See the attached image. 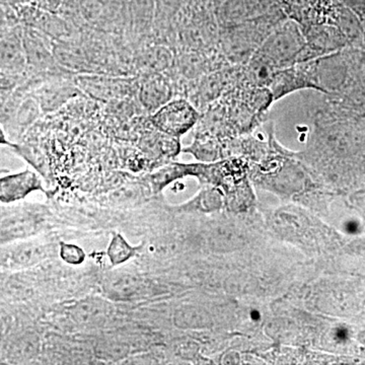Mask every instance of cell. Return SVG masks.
Masks as SVG:
<instances>
[{"mask_svg": "<svg viewBox=\"0 0 365 365\" xmlns=\"http://www.w3.org/2000/svg\"><path fill=\"white\" fill-rule=\"evenodd\" d=\"M306 45L304 32L294 21L284 24L265 41L254 56L273 71L287 68L297 63V57Z\"/></svg>", "mask_w": 365, "mask_h": 365, "instance_id": "6da1fadb", "label": "cell"}, {"mask_svg": "<svg viewBox=\"0 0 365 365\" xmlns=\"http://www.w3.org/2000/svg\"><path fill=\"white\" fill-rule=\"evenodd\" d=\"M199 118V113L188 101L175 100L163 105L151 117V122L165 134L180 136L190 130Z\"/></svg>", "mask_w": 365, "mask_h": 365, "instance_id": "7a4b0ae2", "label": "cell"}, {"mask_svg": "<svg viewBox=\"0 0 365 365\" xmlns=\"http://www.w3.org/2000/svg\"><path fill=\"white\" fill-rule=\"evenodd\" d=\"M34 191H44L39 178L31 170L0 178V201L14 202Z\"/></svg>", "mask_w": 365, "mask_h": 365, "instance_id": "3957f363", "label": "cell"}, {"mask_svg": "<svg viewBox=\"0 0 365 365\" xmlns=\"http://www.w3.org/2000/svg\"><path fill=\"white\" fill-rule=\"evenodd\" d=\"M112 314L111 304L100 297H86L76 302L71 309L72 319L81 326H102Z\"/></svg>", "mask_w": 365, "mask_h": 365, "instance_id": "277c9868", "label": "cell"}, {"mask_svg": "<svg viewBox=\"0 0 365 365\" xmlns=\"http://www.w3.org/2000/svg\"><path fill=\"white\" fill-rule=\"evenodd\" d=\"M24 50L14 35H0V71L16 73L24 66Z\"/></svg>", "mask_w": 365, "mask_h": 365, "instance_id": "5b68a950", "label": "cell"}, {"mask_svg": "<svg viewBox=\"0 0 365 365\" xmlns=\"http://www.w3.org/2000/svg\"><path fill=\"white\" fill-rule=\"evenodd\" d=\"M134 254H135V249L132 248L121 235H113L112 241L108 248V256L113 265H120L128 261Z\"/></svg>", "mask_w": 365, "mask_h": 365, "instance_id": "8992f818", "label": "cell"}, {"mask_svg": "<svg viewBox=\"0 0 365 365\" xmlns=\"http://www.w3.org/2000/svg\"><path fill=\"white\" fill-rule=\"evenodd\" d=\"M170 91L163 83H150L143 88V101L148 106L165 105L169 98Z\"/></svg>", "mask_w": 365, "mask_h": 365, "instance_id": "52a82bcc", "label": "cell"}, {"mask_svg": "<svg viewBox=\"0 0 365 365\" xmlns=\"http://www.w3.org/2000/svg\"><path fill=\"white\" fill-rule=\"evenodd\" d=\"M60 247H61L60 248V257L66 263L71 264V265H79L85 261V252L78 246L61 242Z\"/></svg>", "mask_w": 365, "mask_h": 365, "instance_id": "ba28073f", "label": "cell"}, {"mask_svg": "<svg viewBox=\"0 0 365 365\" xmlns=\"http://www.w3.org/2000/svg\"><path fill=\"white\" fill-rule=\"evenodd\" d=\"M347 9H352L355 14L364 21V0H343Z\"/></svg>", "mask_w": 365, "mask_h": 365, "instance_id": "9c48e42d", "label": "cell"}, {"mask_svg": "<svg viewBox=\"0 0 365 365\" xmlns=\"http://www.w3.org/2000/svg\"><path fill=\"white\" fill-rule=\"evenodd\" d=\"M0 144H11L9 141L6 140V135H4V132L2 130L1 126H0Z\"/></svg>", "mask_w": 365, "mask_h": 365, "instance_id": "30bf717a", "label": "cell"}]
</instances>
